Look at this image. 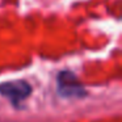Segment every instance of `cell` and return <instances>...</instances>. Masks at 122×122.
I'll list each match as a JSON object with an SVG mask.
<instances>
[{"label":"cell","mask_w":122,"mask_h":122,"mask_svg":"<svg viewBox=\"0 0 122 122\" xmlns=\"http://www.w3.org/2000/svg\"><path fill=\"white\" fill-rule=\"evenodd\" d=\"M32 93V87L25 80H12L0 84V95L11 100L15 105L28 98Z\"/></svg>","instance_id":"2"},{"label":"cell","mask_w":122,"mask_h":122,"mask_svg":"<svg viewBox=\"0 0 122 122\" xmlns=\"http://www.w3.org/2000/svg\"><path fill=\"white\" fill-rule=\"evenodd\" d=\"M58 92L63 97H84L87 95L85 89L83 88V85L80 84V81L77 80L76 75L72 74L71 71H62L58 75Z\"/></svg>","instance_id":"1"}]
</instances>
